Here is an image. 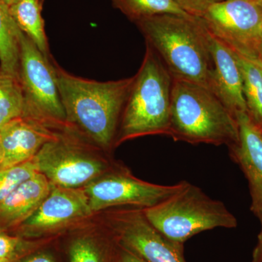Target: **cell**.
Listing matches in <instances>:
<instances>
[{"label": "cell", "mask_w": 262, "mask_h": 262, "mask_svg": "<svg viewBox=\"0 0 262 262\" xmlns=\"http://www.w3.org/2000/svg\"><path fill=\"white\" fill-rule=\"evenodd\" d=\"M68 130L103 149L115 145L122 112L135 75L99 82L77 77L52 58Z\"/></svg>", "instance_id": "6da1fadb"}, {"label": "cell", "mask_w": 262, "mask_h": 262, "mask_svg": "<svg viewBox=\"0 0 262 262\" xmlns=\"http://www.w3.org/2000/svg\"><path fill=\"white\" fill-rule=\"evenodd\" d=\"M136 24L173 80L212 91L213 63L208 30L199 17L158 15Z\"/></svg>", "instance_id": "7a4b0ae2"}, {"label": "cell", "mask_w": 262, "mask_h": 262, "mask_svg": "<svg viewBox=\"0 0 262 262\" xmlns=\"http://www.w3.org/2000/svg\"><path fill=\"white\" fill-rule=\"evenodd\" d=\"M168 136L189 144L230 147L238 141V125L210 90L173 80Z\"/></svg>", "instance_id": "3957f363"}, {"label": "cell", "mask_w": 262, "mask_h": 262, "mask_svg": "<svg viewBox=\"0 0 262 262\" xmlns=\"http://www.w3.org/2000/svg\"><path fill=\"white\" fill-rule=\"evenodd\" d=\"M173 79L146 42L144 59L122 112L115 145L152 135H168Z\"/></svg>", "instance_id": "277c9868"}, {"label": "cell", "mask_w": 262, "mask_h": 262, "mask_svg": "<svg viewBox=\"0 0 262 262\" xmlns=\"http://www.w3.org/2000/svg\"><path fill=\"white\" fill-rule=\"evenodd\" d=\"M142 210L157 230L180 245L205 231L237 226V219L222 202L212 199L201 188L187 182L179 192Z\"/></svg>", "instance_id": "5b68a950"}, {"label": "cell", "mask_w": 262, "mask_h": 262, "mask_svg": "<svg viewBox=\"0 0 262 262\" xmlns=\"http://www.w3.org/2000/svg\"><path fill=\"white\" fill-rule=\"evenodd\" d=\"M19 48V80L24 98L21 117L56 133L69 130L52 56H45L21 30Z\"/></svg>", "instance_id": "8992f818"}, {"label": "cell", "mask_w": 262, "mask_h": 262, "mask_svg": "<svg viewBox=\"0 0 262 262\" xmlns=\"http://www.w3.org/2000/svg\"><path fill=\"white\" fill-rule=\"evenodd\" d=\"M33 160L52 186L67 189L84 188L106 170L104 162L84 149L70 131L46 143Z\"/></svg>", "instance_id": "52a82bcc"}, {"label": "cell", "mask_w": 262, "mask_h": 262, "mask_svg": "<svg viewBox=\"0 0 262 262\" xmlns=\"http://www.w3.org/2000/svg\"><path fill=\"white\" fill-rule=\"evenodd\" d=\"M213 37L237 54L259 56L262 9L256 0H224L199 17Z\"/></svg>", "instance_id": "ba28073f"}, {"label": "cell", "mask_w": 262, "mask_h": 262, "mask_svg": "<svg viewBox=\"0 0 262 262\" xmlns=\"http://www.w3.org/2000/svg\"><path fill=\"white\" fill-rule=\"evenodd\" d=\"M186 183L182 181L173 185H160L115 172L101 176L83 189L94 213L115 206L150 208L179 192Z\"/></svg>", "instance_id": "9c48e42d"}, {"label": "cell", "mask_w": 262, "mask_h": 262, "mask_svg": "<svg viewBox=\"0 0 262 262\" xmlns=\"http://www.w3.org/2000/svg\"><path fill=\"white\" fill-rule=\"evenodd\" d=\"M111 227L117 245L146 262H186L184 245L172 242L157 230L142 208L117 212Z\"/></svg>", "instance_id": "30bf717a"}, {"label": "cell", "mask_w": 262, "mask_h": 262, "mask_svg": "<svg viewBox=\"0 0 262 262\" xmlns=\"http://www.w3.org/2000/svg\"><path fill=\"white\" fill-rule=\"evenodd\" d=\"M83 188L52 186L34 213L19 227V237H34L54 232L92 214Z\"/></svg>", "instance_id": "8fae6325"}, {"label": "cell", "mask_w": 262, "mask_h": 262, "mask_svg": "<svg viewBox=\"0 0 262 262\" xmlns=\"http://www.w3.org/2000/svg\"><path fill=\"white\" fill-rule=\"evenodd\" d=\"M235 118L238 125V141L229 147V151L248 180L251 210L258 217L262 213V130L248 113L237 114Z\"/></svg>", "instance_id": "7c38bea8"}, {"label": "cell", "mask_w": 262, "mask_h": 262, "mask_svg": "<svg viewBox=\"0 0 262 262\" xmlns=\"http://www.w3.org/2000/svg\"><path fill=\"white\" fill-rule=\"evenodd\" d=\"M208 40L213 63L212 91L234 117L247 113L242 73L235 53L208 31Z\"/></svg>", "instance_id": "4fadbf2b"}, {"label": "cell", "mask_w": 262, "mask_h": 262, "mask_svg": "<svg viewBox=\"0 0 262 262\" xmlns=\"http://www.w3.org/2000/svg\"><path fill=\"white\" fill-rule=\"evenodd\" d=\"M58 134L23 117L8 122L0 129L3 151L0 168H10L32 160L41 148Z\"/></svg>", "instance_id": "5bb4252c"}, {"label": "cell", "mask_w": 262, "mask_h": 262, "mask_svg": "<svg viewBox=\"0 0 262 262\" xmlns=\"http://www.w3.org/2000/svg\"><path fill=\"white\" fill-rule=\"evenodd\" d=\"M51 189V183L38 173L0 202V231L18 227L40 206Z\"/></svg>", "instance_id": "9a60e30c"}, {"label": "cell", "mask_w": 262, "mask_h": 262, "mask_svg": "<svg viewBox=\"0 0 262 262\" xmlns=\"http://www.w3.org/2000/svg\"><path fill=\"white\" fill-rule=\"evenodd\" d=\"M10 12L18 28L45 56L51 58L42 16V0H19L10 7Z\"/></svg>", "instance_id": "2e32d148"}, {"label": "cell", "mask_w": 262, "mask_h": 262, "mask_svg": "<svg viewBox=\"0 0 262 262\" xmlns=\"http://www.w3.org/2000/svg\"><path fill=\"white\" fill-rule=\"evenodd\" d=\"M235 54L242 73L247 113L262 130V58Z\"/></svg>", "instance_id": "e0dca14e"}, {"label": "cell", "mask_w": 262, "mask_h": 262, "mask_svg": "<svg viewBox=\"0 0 262 262\" xmlns=\"http://www.w3.org/2000/svg\"><path fill=\"white\" fill-rule=\"evenodd\" d=\"M18 28L10 14L9 7L0 0V67L19 79L20 48Z\"/></svg>", "instance_id": "ac0fdd59"}, {"label": "cell", "mask_w": 262, "mask_h": 262, "mask_svg": "<svg viewBox=\"0 0 262 262\" xmlns=\"http://www.w3.org/2000/svg\"><path fill=\"white\" fill-rule=\"evenodd\" d=\"M115 8L133 21L155 15L173 14L190 16L175 0H111Z\"/></svg>", "instance_id": "d6986e66"}, {"label": "cell", "mask_w": 262, "mask_h": 262, "mask_svg": "<svg viewBox=\"0 0 262 262\" xmlns=\"http://www.w3.org/2000/svg\"><path fill=\"white\" fill-rule=\"evenodd\" d=\"M23 110L20 80L0 67V129L12 120L21 117Z\"/></svg>", "instance_id": "ffe728a7"}, {"label": "cell", "mask_w": 262, "mask_h": 262, "mask_svg": "<svg viewBox=\"0 0 262 262\" xmlns=\"http://www.w3.org/2000/svg\"><path fill=\"white\" fill-rule=\"evenodd\" d=\"M38 173L33 159L10 168H0V202Z\"/></svg>", "instance_id": "44dd1931"}, {"label": "cell", "mask_w": 262, "mask_h": 262, "mask_svg": "<svg viewBox=\"0 0 262 262\" xmlns=\"http://www.w3.org/2000/svg\"><path fill=\"white\" fill-rule=\"evenodd\" d=\"M70 262H106L102 250L94 239L81 237L72 241L69 248Z\"/></svg>", "instance_id": "7402d4cb"}, {"label": "cell", "mask_w": 262, "mask_h": 262, "mask_svg": "<svg viewBox=\"0 0 262 262\" xmlns=\"http://www.w3.org/2000/svg\"><path fill=\"white\" fill-rule=\"evenodd\" d=\"M30 247L29 243L21 237H15L0 231V258L14 262L25 256Z\"/></svg>", "instance_id": "603a6c76"}, {"label": "cell", "mask_w": 262, "mask_h": 262, "mask_svg": "<svg viewBox=\"0 0 262 262\" xmlns=\"http://www.w3.org/2000/svg\"><path fill=\"white\" fill-rule=\"evenodd\" d=\"M182 10L188 14L200 17L212 5L224 0H175Z\"/></svg>", "instance_id": "cb8c5ba5"}, {"label": "cell", "mask_w": 262, "mask_h": 262, "mask_svg": "<svg viewBox=\"0 0 262 262\" xmlns=\"http://www.w3.org/2000/svg\"><path fill=\"white\" fill-rule=\"evenodd\" d=\"M14 262H56L51 254L39 252L24 256Z\"/></svg>", "instance_id": "d4e9b609"}, {"label": "cell", "mask_w": 262, "mask_h": 262, "mask_svg": "<svg viewBox=\"0 0 262 262\" xmlns=\"http://www.w3.org/2000/svg\"><path fill=\"white\" fill-rule=\"evenodd\" d=\"M117 262H146L135 253L118 246Z\"/></svg>", "instance_id": "484cf974"}, {"label": "cell", "mask_w": 262, "mask_h": 262, "mask_svg": "<svg viewBox=\"0 0 262 262\" xmlns=\"http://www.w3.org/2000/svg\"><path fill=\"white\" fill-rule=\"evenodd\" d=\"M258 218L259 219L260 222H261V231H260V233L258 236V243L256 247H255V249L258 250V251H261L262 252V213Z\"/></svg>", "instance_id": "4316f807"}, {"label": "cell", "mask_w": 262, "mask_h": 262, "mask_svg": "<svg viewBox=\"0 0 262 262\" xmlns=\"http://www.w3.org/2000/svg\"><path fill=\"white\" fill-rule=\"evenodd\" d=\"M251 262H262V252L258 250H253V258Z\"/></svg>", "instance_id": "83f0119b"}, {"label": "cell", "mask_w": 262, "mask_h": 262, "mask_svg": "<svg viewBox=\"0 0 262 262\" xmlns=\"http://www.w3.org/2000/svg\"><path fill=\"white\" fill-rule=\"evenodd\" d=\"M3 1L4 2L5 4L7 6L9 7L10 8L12 5L15 4L19 0H3Z\"/></svg>", "instance_id": "f1b7e54d"}, {"label": "cell", "mask_w": 262, "mask_h": 262, "mask_svg": "<svg viewBox=\"0 0 262 262\" xmlns=\"http://www.w3.org/2000/svg\"><path fill=\"white\" fill-rule=\"evenodd\" d=\"M2 160H3V151H2L1 145H0V165H1Z\"/></svg>", "instance_id": "f546056e"}, {"label": "cell", "mask_w": 262, "mask_h": 262, "mask_svg": "<svg viewBox=\"0 0 262 262\" xmlns=\"http://www.w3.org/2000/svg\"><path fill=\"white\" fill-rule=\"evenodd\" d=\"M259 56H261V58H262V39L261 44H260V47H259Z\"/></svg>", "instance_id": "4dcf8cb0"}, {"label": "cell", "mask_w": 262, "mask_h": 262, "mask_svg": "<svg viewBox=\"0 0 262 262\" xmlns=\"http://www.w3.org/2000/svg\"><path fill=\"white\" fill-rule=\"evenodd\" d=\"M256 1L257 2L258 5L261 7L262 9V0H256Z\"/></svg>", "instance_id": "1f68e13d"}, {"label": "cell", "mask_w": 262, "mask_h": 262, "mask_svg": "<svg viewBox=\"0 0 262 262\" xmlns=\"http://www.w3.org/2000/svg\"><path fill=\"white\" fill-rule=\"evenodd\" d=\"M0 262H11V261H8V260L1 259V258H0Z\"/></svg>", "instance_id": "d6a6232c"}]
</instances>
